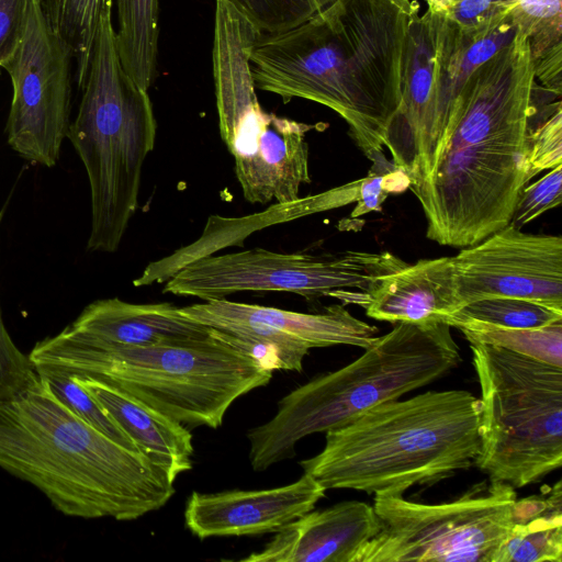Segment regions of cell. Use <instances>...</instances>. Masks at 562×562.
<instances>
[{
	"label": "cell",
	"mask_w": 562,
	"mask_h": 562,
	"mask_svg": "<svg viewBox=\"0 0 562 562\" xmlns=\"http://www.w3.org/2000/svg\"><path fill=\"white\" fill-rule=\"evenodd\" d=\"M535 87L529 42L518 31L469 75L427 168L408 187L424 211L427 238L469 247L509 224L529 181Z\"/></svg>",
	"instance_id": "cell-1"
},
{
	"label": "cell",
	"mask_w": 562,
	"mask_h": 562,
	"mask_svg": "<svg viewBox=\"0 0 562 562\" xmlns=\"http://www.w3.org/2000/svg\"><path fill=\"white\" fill-rule=\"evenodd\" d=\"M415 0H330L294 27L261 34L250 55L255 87L338 113L378 168L402 101L407 33Z\"/></svg>",
	"instance_id": "cell-2"
},
{
	"label": "cell",
	"mask_w": 562,
	"mask_h": 562,
	"mask_svg": "<svg viewBox=\"0 0 562 562\" xmlns=\"http://www.w3.org/2000/svg\"><path fill=\"white\" fill-rule=\"evenodd\" d=\"M0 468L37 487L58 512L85 519L135 520L175 494L161 469L80 419L40 374L0 402Z\"/></svg>",
	"instance_id": "cell-3"
},
{
	"label": "cell",
	"mask_w": 562,
	"mask_h": 562,
	"mask_svg": "<svg viewBox=\"0 0 562 562\" xmlns=\"http://www.w3.org/2000/svg\"><path fill=\"white\" fill-rule=\"evenodd\" d=\"M323 450L300 461L326 490L404 493L469 469L481 450L480 401L464 390L391 400L326 431Z\"/></svg>",
	"instance_id": "cell-4"
},
{
	"label": "cell",
	"mask_w": 562,
	"mask_h": 562,
	"mask_svg": "<svg viewBox=\"0 0 562 562\" xmlns=\"http://www.w3.org/2000/svg\"><path fill=\"white\" fill-rule=\"evenodd\" d=\"M29 356L35 367L92 376L182 425L214 429L238 397L272 376L236 337L215 328L203 338L150 346L91 342L63 329Z\"/></svg>",
	"instance_id": "cell-5"
},
{
	"label": "cell",
	"mask_w": 562,
	"mask_h": 562,
	"mask_svg": "<svg viewBox=\"0 0 562 562\" xmlns=\"http://www.w3.org/2000/svg\"><path fill=\"white\" fill-rule=\"evenodd\" d=\"M461 362L443 322H398L355 361L282 397L276 415L247 434L254 471L294 456L304 437L339 428L364 411L428 385Z\"/></svg>",
	"instance_id": "cell-6"
},
{
	"label": "cell",
	"mask_w": 562,
	"mask_h": 562,
	"mask_svg": "<svg viewBox=\"0 0 562 562\" xmlns=\"http://www.w3.org/2000/svg\"><path fill=\"white\" fill-rule=\"evenodd\" d=\"M81 90L67 138L83 164L90 187L87 248L114 252L138 207L142 169L154 149L157 125L147 90L122 66L112 13L100 22Z\"/></svg>",
	"instance_id": "cell-7"
},
{
	"label": "cell",
	"mask_w": 562,
	"mask_h": 562,
	"mask_svg": "<svg viewBox=\"0 0 562 562\" xmlns=\"http://www.w3.org/2000/svg\"><path fill=\"white\" fill-rule=\"evenodd\" d=\"M260 35L232 4L216 0L212 61L222 139L248 202L288 204L311 181L305 137L314 126L261 108L250 67Z\"/></svg>",
	"instance_id": "cell-8"
},
{
	"label": "cell",
	"mask_w": 562,
	"mask_h": 562,
	"mask_svg": "<svg viewBox=\"0 0 562 562\" xmlns=\"http://www.w3.org/2000/svg\"><path fill=\"white\" fill-rule=\"evenodd\" d=\"M480 384L481 450L474 465L514 488L562 465V368L470 344Z\"/></svg>",
	"instance_id": "cell-9"
},
{
	"label": "cell",
	"mask_w": 562,
	"mask_h": 562,
	"mask_svg": "<svg viewBox=\"0 0 562 562\" xmlns=\"http://www.w3.org/2000/svg\"><path fill=\"white\" fill-rule=\"evenodd\" d=\"M516 499L513 486L488 477L439 504L376 494L380 529L353 562H495L512 529Z\"/></svg>",
	"instance_id": "cell-10"
},
{
	"label": "cell",
	"mask_w": 562,
	"mask_h": 562,
	"mask_svg": "<svg viewBox=\"0 0 562 562\" xmlns=\"http://www.w3.org/2000/svg\"><path fill=\"white\" fill-rule=\"evenodd\" d=\"M406 265L389 251L280 254L254 248L189 261L167 281L164 292L204 301L243 291H282L307 300L358 289L369 294L379 281Z\"/></svg>",
	"instance_id": "cell-11"
},
{
	"label": "cell",
	"mask_w": 562,
	"mask_h": 562,
	"mask_svg": "<svg viewBox=\"0 0 562 562\" xmlns=\"http://www.w3.org/2000/svg\"><path fill=\"white\" fill-rule=\"evenodd\" d=\"M72 54L32 0L23 40L1 67L13 95L5 124L9 146L23 159L52 168L68 136Z\"/></svg>",
	"instance_id": "cell-12"
},
{
	"label": "cell",
	"mask_w": 562,
	"mask_h": 562,
	"mask_svg": "<svg viewBox=\"0 0 562 562\" xmlns=\"http://www.w3.org/2000/svg\"><path fill=\"white\" fill-rule=\"evenodd\" d=\"M188 318L236 337L269 370L301 372L311 348L370 347L379 328L342 305L316 314L285 311L224 299L180 307Z\"/></svg>",
	"instance_id": "cell-13"
},
{
	"label": "cell",
	"mask_w": 562,
	"mask_h": 562,
	"mask_svg": "<svg viewBox=\"0 0 562 562\" xmlns=\"http://www.w3.org/2000/svg\"><path fill=\"white\" fill-rule=\"evenodd\" d=\"M451 34L443 13L426 11L412 20L402 78V101L384 138L392 165L409 186L427 168L442 127V92Z\"/></svg>",
	"instance_id": "cell-14"
},
{
	"label": "cell",
	"mask_w": 562,
	"mask_h": 562,
	"mask_svg": "<svg viewBox=\"0 0 562 562\" xmlns=\"http://www.w3.org/2000/svg\"><path fill=\"white\" fill-rule=\"evenodd\" d=\"M460 307L516 297L562 311V237L522 233L510 224L453 256Z\"/></svg>",
	"instance_id": "cell-15"
},
{
	"label": "cell",
	"mask_w": 562,
	"mask_h": 562,
	"mask_svg": "<svg viewBox=\"0 0 562 562\" xmlns=\"http://www.w3.org/2000/svg\"><path fill=\"white\" fill-rule=\"evenodd\" d=\"M326 491L304 473L296 482L269 490L193 492L186 505L184 522L200 539L277 532L314 509Z\"/></svg>",
	"instance_id": "cell-16"
},
{
	"label": "cell",
	"mask_w": 562,
	"mask_h": 562,
	"mask_svg": "<svg viewBox=\"0 0 562 562\" xmlns=\"http://www.w3.org/2000/svg\"><path fill=\"white\" fill-rule=\"evenodd\" d=\"M380 529L373 506L345 501L310 510L284 526L259 552L243 562H353Z\"/></svg>",
	"instance_id": "cell-17"
},
{
	"label": "cell",
	"mask_w": 562,
	"mask_h": 562,
	"mask_svg": "<svg viewBox=\"0 0 562 562\" xmlns=\"http://www.w3.org/2000/svg\"><path fill=\"white\" fill-rule=\"evenodd\" d=\"M64 330L99 344L150 346L203 338L212 328L194 322L171 303H128L117 297L88 304Z\"/></svg>",
	"instance_id": "cell-18"
},
{
	"label": "cell",
	"mask_w": 562,
	"mask_h": 562,
	"mask_svg": "<svg viewBox=\"0 0 562 562\" xmlns=\"http://www.w3.org/2000/svg\"><path fill=\"white\" fill-rule=\"evenodd\" d=\"M361 306L374 319L406 323H432L460 307L452 257L422 259L383 277Z\"/></svg>",
	"instance_id": "cell-19"
},
{
	"label": "cell",
	"mask_w": 562,
	"mask_h": 562,
	"mask_svg": "<svg viewBox=\"0 0 562 562\" xmlns=\"http://www.w3.org/2000/svg\"><path fill=\"white\" fill-rule=\"evenodd\" d=\"M70 374L172 483L192 468V435L184 425L92 376Z\"/></svg>",
	"instance_id": "cell-20"
},
{
	"label": "cell",
	"mask_w": 562,
	"mask_h": 562,
	"mask_svg": "<svg viewBox=\"0 0 562 562\" xmlns=\"http://www.w3.org/2000/svg\"><path fill=\"white\" fill-rule=\"evenodd\" d=\"M516 499L514 521L495 562H562L561 481Z\"/></svg>",
	"instance_id": "cell-21"
},
{
	"label": "cell",
	"mask_w": 562,
	"mask_h": 562,
	"mask_svg": "<svg viewBox=\"0 0 562 562\" xmlns=\"http://www.w3.org/2000/svg\"><path fill=\"white\" fill-rule=\"evenodd\" d=\"M116 47L124 70L148 90L156 78L158 0H116Z\"/></svg>",
	"instance_id": "cell-22"
},
{
	"label": "cell",
	"mask_w": 562,
	"mask_h": 562,
	"mask_svg": "<svg viewBox=\"0 0 562 562\" xmlns=\"http://www.w3.org/2000/svg\"><path fill=\"white\" fill-rule=\"evenodd\" d=\"M36 1L49 26L70 49L77 64V85L82 89L100 22L112 13L113 0Z\"/></svg>",
	"instance_id": "cell-23"
},
{
	"label": "cell",
	"mask_w": 562,
	"mask_h": 562,
	"mask_svg": "<svg viewBox=\"0 0 562 562\" xmlns=\"http://www.w3.org/2000/svg\"><path fill=\"white\" fill-rule=\"evenodd\" d=\"M562 321V311L516 297H487L467 303L446 316L450 327L481 323L504 328H540Z\"/></svg>",
	"instance_id": "cell-24"
},
{
	"label": "cell",
	"mask_w": 562,
	"mask_h": 562,
	"mask_svg": "<svg viewBox=\"0 0 562 562\" xmlns=\"http://www.w3.org/2000/svg\"><path fill=\"white\" fill-rule=\"evenodd\" d=\"M469 344L494 345L562 368V321L540 328H504L481 323L457 326Z\"/></svg>",
	"instance_id": "cell-25"
},
{
	"label": "cell",
	"mask_w": 562,
	"mask_h": 562,
	"mask_svg": "<svg viewBox=\"0 0 562 562\" xmlns=\"http://www.w3.org/2000/svg\"><path fill=\"white\" fill-rule=\"evenodd\" d=\"M35 368L37 373L46 380L56 397L75 415L121 446L139 451L97 401L72 379L70 373L54 368Z\"/></svg>",
	"instance_id": "cell-26"
},
{
	"label": "cell",
	"mask_w": 562,
	"mask_h": 562,
	"mask_svg": "<svg viewBox=\"0 0 562 562\" xmlns=\"http://www.w3.org/2000/svg\"><path fill=\"white\" fill-rule=\"evenodd\" d=\"M508 16L528 38L532 59L562 46V0H516Z\"/></svg>",
	"instance_id": "cell-27"
},
{
	"label": "cell",
	"mask_w": 562,
	"mask_h": 562,
	"mask_svg": "<svg viewBox=\"0 0 562 562\" xmlns=\"http://www.w3.org/2000/svg\"><path fill=\"white\" fill-rule=\"evenodd\" d=\"M260 34L283 32L304 22L317 8L313 0H226Z\"/></svg>",
	"instance_id": "cell-28"
},
{
	"label": "cell",
	"mask_w": 562,
	"mask_h": 562,
	"mask_svg": "<svg viewBox=\"0 0 562 562\" xmlns=\"http://www.w3.org/2000/svg\"><path fill=\"white\" fill-rule=\"evenodd\" d=\"M38 379L35 364L10 337L0 304V402L14 398Z\"/></svg>",
	"instance_id": "cell-29"
},
{
	"label": "cell",
	"mask_w": 562,
	"mask_h": 562,
	"mask_svg": "<svg viewBox=\"0 0 562 562\" xmlns=\"http://www.w3.org/2000/svg\"><path fill=\"white\" fill-rule=\"evenodd\" d=\"M561 201L562 165H559L521 190L509 224L520 229L548 210L560 206Z\"/></svg>",
	"instance_id": "cell-30"
},
{
	"label": "cell",
	"mask_w": 562,
	"mask_h": 562,
	"mask_svg": "<svg viewBox=\"0 0 562 562\" xmlns=\"http://www.w3.org/2000/svg\"><path fill=\"white\" fill-rule=\"evenodd\" d=\"M562 165L561 103L538 126L531 130L528 150V180L543 170Z\"/></svg>",
	"instance_id": "cell-31"
},
{
	"label": "cell",
	"mask_w": 562,
	"mask_h": 562,
	"mask_svg": "<svg viewBox=\"0 0 562 562\" xmlns=\"http://www.w3.org/2000/svg\"><path fill=\"white\" fill-rule=\"evenodd\" d=\"M516 0H454L446 13L461 31L482 32L502 23Z\"/></svg>",
	"instance_id": "cell-32"
},
{
	"label": "cell",
	"mask_w": 562,
	"mask_h": 562,
	"mask_svg": "<svg viewBox=\"0 0 562 562\" xmlns=\"http://www.w3.org/2000/svg\"><path fill=\"white\" fill-rule=\"evenodd\" d=\"M32 0H0V67L15 54L29 21Z\"/></svg>",
	"instance_id": "cell-33"
},
{
	"label": "cell",
	"mask_w": 562,
	"mask_h": 562,
	"mask_svg": "<svg viewBox=\"0 0 562 562\" xmlns=\"http://www.w3.org/2000/svg\"><path fill=\"white\" fill-rule=\"evenodd\" d=\"M390 189L386 182V172L370 171L360 179L357 204L352 210L351 218L360 217L372 211H381Z\"/></svg>",
	"instance_id": "cell-34"
},
{
	"label": "cell",
	"mask_w": 562,
	"mask_h": 562,
	"mask_svg": "<svg viewBox=\"0 0 562 562\" xmlns=\"http://www.w3.org/2000/svg\"><path fill=\"white\" fill-rule=\"evenodd\" d=\"M536 81L546 90L561 95L562 92V46H558L532 59Z\"/></svg>",
	"instance_id": "cell-35"
},
{
	"label": "cell",
	"mask_w": 562,
	"mask_h": 562,
	"mask_svg": "<svg viewBox=\"0 0 562 562\" xmlns=\"http://www.w3.org/2000/svg\"><path fill=\"white\" fill-rule=\"evenodd\" d=\"M454 0H426L428 4V11L432 13L446 14L451 8Z\"/></svg>",
	"instance_id": "cell-36"
},
{
	"label": "cell",
	"mask_w": 562,
	"mask_h": 562,
	"mask_svg": "<svg viewBox=\"0 0 562 562\" xmlns=\"http://www.w3.org/2000/svg\"><path fill=\"white\" fill-rule=\"evenodd\" d=\"M330 0H313V2L315 3L317 10H319L321 8H323L325 4H327Z\"/></svg>",
	"instance_id": "cell-37"
},
{
	"label": "cell",
	"mask_w": 562,
	"mask_h": 562,
	"mask_svg": "<svg viewBox=\"0 0 562 562\" xmlns=\"http://www.w3.org/2000/svg\"><path fill=\"white\" fill-rule=\"evenodd\" d=\"M2 213H3V211L0 212V223H1V218H2Z\"/></svg>",
	"instance_id": "cell-38"
}]
</instances>
